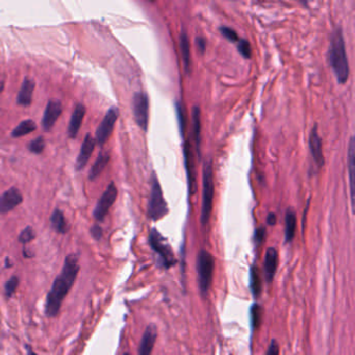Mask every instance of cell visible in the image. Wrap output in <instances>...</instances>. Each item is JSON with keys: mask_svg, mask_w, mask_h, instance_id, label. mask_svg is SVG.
<instances>
[{"mask_svg": "<svg viewBox=\"0 0 355 355\" xmlns=\"http://www.w3.org/2000/svg\"><path fill=\"white\" fill-rule=\"evenodd\" d=\"M157 338V328L154 324H149L142 336L139 346V355H151Z\"/></svg>", "mask_w": 355, "mask_h": 355, "instance_id": "obj_13", "label": "cell"}, {"mask_svg": "<svg viewBox=\"0 0 355 355\" xmlns=\"http://www.w3.org/2000/svg\"><path fill=\"white\" fill-rule=\"evenodd\" d=\"M28 150L34 154H41L45 149V140L43 137H38L28 144Z\"/></svg>", "mask_w": 355, "mask_h": 355, "instance_id": "obj_27", "label": "cell"}, {"mask_svg": "<svg viewBox=\"0 0 355 355\" xmlns=\"http://www.w3.org/2000/svg\"><path fill=\"white\" fill-rule=\"evenodd\" d=\"M215 269V258L205 249H201L197 255L198 285L202 295H206L211 285Z\"/></svg>", "mask_w": 355, "mask_h": 355, "instance_id": "obj_4", "label": "cell"}, {"mask_svg": "<svg viewBox=\"0 0 355 355\" xmlns=\"http://www.w3.org/2000/svg\"><path fill=\"white\" fill-rule=\"evenodd\" d=\"M4 88H5V82L4 81H0V93L4 91Z\"/></svg>", "mask_w": 355, "mask_h": 355, "instance_id": "obj_38", "label": "cell"}, {"mask_svg": "<svg viewBox=\"0 0 355 355\" xmlns=\"http://www.w3.org/2000/svg\"><path fill=\"white\" fill-rule=\"evenodd\" d=\"M36 83L32 79L26 77L24 78L20 91L17 96V103L22 106H28L32 101V94Z\"/></svg>", "mask_w": 355, "mask_h": 355, "instance_id": "obj_17", "label": "cell"}, {"mask_svg": "<svg viewBox=\"0 0 355 355\" xmlns=\"http://www.w3.org/2000/svg\"><path fill=\"white\" fill-rule=\"evenodd\" d=\"M355 142L354 138L352 137L349 143V150H348V171H349V182H350V195H351V202L352 205L354 203V183H353V176H354V158H355Z\"/></svg>", "mask_w": 355, "mask_h": 355, "instance_id": "obj_18", "label": "cell"}, {"mask_svg": "<svg viewBox=\"0 0 355 355\" xmlns=\"http://www.w3.org/2000/svg\"><path fill=\"white\" fill-rule=\"evenodd\" d=\"M148 242L150 247L159 255L163 265L166 269H170L176 264L177 259L175 258L173 250L170 247L167 239L163 237L156 229H152L150 232Z\"/></svg>", "mask_w": 355, "mask_h": 355, "instance_id": "obj_5", "label": "cell"}, {"mask_svg": "<svg viewBox=\"0 0 355 355\" xmlns=\"http://www.w3.org/2000/svg\"><path fill=\"white\" fill-rule=\"evenodd\" d=\"M193 128H194V136H195L197 149L199 151V145H200V110L199 108H194L193 110Z\"/></svg>", "mask_w": 355, "mask_h": 355, "instance_id": "obj_26", "label": "cell"}, {"mask_svg": "<svg viewBox=\"0 0 355 355\" xmlns=\"http://www.w3.org/2000/svg\"><path fill=\"white\" fill-rule=\"evenodd\" d=\"M36 235H34V232L31 227H26L25 229H23L21 232V234L19 235V242L22 243V244H27L29 242H31L33 239H34Z\"/></svg>", "mask_w": 355, "mask_h": 355, "instance_id": "obj_30", "label": "cell"}, {"mask_svg": "<svg viewBox=\"0 0 355 355\" xmlns=\"http://www.w3.org/2000/svg\"><path fill=\"white\" fill-rule=\"evenodd\" d=\"M23 197L16 188H11L0 196V215L7 214L21 204Z\"/></svg>", "mask_w": 355, "mask_h": 355, "instance_id": "obj_11", "label": "cell"}, {"mask_svg": "<svg viewBox=\"0 0 355 355\" xmlns=\"http://www.w3.org/2000/svg\"><path fill=\"white\" fill-rule=\"evenodd\" d=\"M309 149L319 168L324 166V155L322 151V141L319 136L318 127L314 126L309 135Z\"/></svg>", "mask_w": 355, "mask_h": 355, "instance_id": "obj_14", "label": "cell"}, {"mask_svg": "<svg viewBox=\"0 0 355 355\" xmlns=\"http://www.w3.org/2000/svg\"><path fill=\"white\" fill-rule=\"evenodd\" d=\"M214 198V172L212 162L208 159L203 167V190H202V207H201V224L204 226L210 217Z\"/></svg>", "mask_w": 355, "mask_h": 355, "instance_id": "obj_3", "label": "cell"}, {"mask_svg": "<svg viewBox=\"0 0 355 355\" xmlns=\"http://www.w3.org/2000/svg\"><path fill=\"white\" fill-rule=\"evenodd\" d=\"M328 63L336 77V80L344 84L349 78V62L346 54L345 40L342 29L336 28L330 38L328 50Z\"/></svg>", "mask_w": 355, "mask_h": 355, "instance_id": "obj_2", "label": "cell"}, {"mask_svg": "<svg viewBox=\"0 0 355 355\" xmlns=\"http://www.w3.org/2000/svg\"><path fill=\"white\" fill-rule=\"evenodd\" d=\"M196 44H197V46H198L199 50L203 54L204 50H205V46H206L205 40H204L203 38H197V39H196Z\"/></svg>", "mask_w": 355, "mask_h": 355, "instance_id": "obj_35", "label": "cell"}, {"mask_svg": "<svg viewBox=\"0 0 355 355\" xmlns=\"http://www.w3.org/2000/svg\"><path fill=\"white\" fill-rule=\"evenodd\" d=\"M169 211L167 202L163 196L162 188L159 183L156 179V176H153V183L151 189V195L148 202L147 207V216L149 219L153 221H158L164 218Z\"/></svg>", "mask_w": 355, "mask_h": 355, "instance_id": "obj_6", "label": "cell"}, {"mask_svg": "<svg viewBox=\"0 0 355 355\" xmlns=\"http://www.w3.org/2000/svg\"><path fill=\"white\" fill-rule=\"evenodd\" d=\"M265 355H279V345L276 340H272Z\"/></svg>", "mask_w": 355, "mask_h": 355, "instance_id": "obj_32", "label": "cell"}, {"mask_svg": "<svg viewBox=\"0 0 355 355\" xmlns=\"http://www.w3.org/2000/svg\"><path fill=\"white\" fill-rule=\"evenodd\" d=\"M62 115V102L58 99L49 100L45 113H44V117L42 119V126L45 131H49L60 116Z\"/></svg>", "mask_w": 355, "mask_h": 355, "instance_id": "obj_10", "label": "cell"}, {"mask_svg": "<svg viewBox=\"0 0 355 355\" xmlns=\"http://www.w3.org/2000/svg\"><path fill=\"white\" fill-rule=\"evenodd\" d=\"M26 348H27V355H38V354L34 353L28 346H26Z\"/></svg>", "mask_w": 355, "mask_h": 355, "instance_id": "obj_37", "label": "cell"}, {"mask_svg": "<svg viewBox=\"0 0 355 355\" xmlns=\"http://www.w3.org/2000/svg\"><path fill=\"white\" fill-rule=\"evenodd\" d=\"M267 222H268V224L271 225V226L275 225L276 224V216H275V214H273V212L269 214V216L267 218Z\"/></svg>", "mask_w": 355, "mask_h": 355, "instance_id": "obj_36", "label": "cell"}, {"mask_svg": "<svg viewBox=\"0 0 355 355\" xmlns=\"http://www.w3.org/2000/svg\"><path fill=\"white\" fill-rule=\"evenodd\" d=\"M277 261H278V253L275 248H268L265 251L264 255V262H263V273L267 279V282H272L273 278L276 273L277 269Z\"/></svg>", "mask_w": 355, "mask_h": 355, "instance_id": "obj_15", "label": "cell"}, {"mask_svg": "<svg viewBox=\"0 0 355 355\" xmlns=\"http://www.w3.org/2000/svg\"><path fill=\"white\" fill-rule=\"evenodd\" d=\"M85 115V106L81 103L76 104L74 112L71 116V120L69 123V127H68V134L70 138H75L78 134V130L81 126V123L83 121Z\"/></svg>", "mask_w": 355, "mask_h": 355, "instance_id": "obj_16", "label": "cell"}, {"mask_svg": "<svg viewBox=\"0 0 355 355\" xmlns=\"http://www.w3.org/2000/svg\"><path fill=\"white\" fill-rule=\"evenodd\" d=\"M297 227V218L293 210L288 209L286 215V243H291L295 238Z\"/></svg>", "mask_w": 355, "mask_h": 355, "instance_id": "obj_19", "label": "cell"}, {"mask_svg": "<svg viewBox=\"0 0 355 355\" xmlns=\"http://www.w3.org/2000/svg\"><path fill=\"white\" fill-rule=\"evenodd\" d=\"M118 116L119 111L117 108H111L108 111L105 117L96 130V142L99 146H103L108 142L118 120Z\"/></svg>", "mask_w": 355, "mask_h": 355, "instance_id": "obj_8", "label": "cell"}, {"mask_svg": "<svg viewBox=\"0 0 355 355\" xmlns=\"http://www.w3.org/2000/svg\"><path fill=\"white\" fill-rule=\"evenodd\" d=\"M124 355H131V354H129V353H125Z\"/></svg>", "mask_w": 355, "mask_h": 355, "instance_id": "obj_39", "label": "cell"}, {"mask_svg": "<svg viewBox=\"0 0 355 355\" xmlns=\"http://www.w3.org/2000/svg\"><path fill=\"white\" fill-rule=\"evenodd\" d=\"M250 315H251V324L252 327L254 329H257L260 324H261V320H262V307L258 304H253L250 310Z\"/></svg>", "mask_w": 355, "mask_h": 355, "instance_id": "obj_25", "label": "cell"}, {"mask_svg": "<svg viewBox=\"0 0 355 355\" xmlns=\"http://www.w3.org/2000/svg\"><path fill=\"white\" fill-rule=\"evenodd\" d=\"M19 278L17 276H12L8 281L7 283L5 285V293H6V296L8 298H11L13 297V295L15 294V292L17 291V288L19 286Z\"/></svg>", "mask_w": 355, "mask_h": 355, "instance_id": "obj_28", "label": "cell"}, {"mask_svg": "<svg viewBox=\"0 0 355 355\" xmlns=\"http://www.w3.org/2000/svg\"><path fill=\"white\" fill-rule=\"evenodd\" d=\"M238 50L239 52L246 59H250L251 58V46H250V43L247 40L244 39H240L238 41Z\"/></svg>", "mask_w": 355, "mask_h": 355, "instance_id": "obj_29", "label": "cell"}, {"mask_svg": "<svg viewBox=\"0 0 355 355\" xmlns=\"http://www.w3.org/2000/svg\"><path fill=\"white\" fill-rule=\"evenodd\" d=\"M37 129V125L32 120H25L23 122H21L12 132V137L14 138H20V137H24L30 132L34 131Z\"/></svg>", "mask_w": 355, "mask_h": 355, "instance_id": "obj_23", "label": "cell"}, {"mask_svg": "<svg viewBox=\"0 0 355 355\" xmlns=\"http://www.w3.org/2000/svg\"><path fill=\"white\" fill-rule=\"evenodd\" d=\"M95 144H96V142L93 139V137L91 136V134H86L85 138L82 142L80 152H79L78 157H77L76 163H75L76 170L79 171L85 167L88 159L91 158V155H92L93 150L95 148Z\"/></svg>", "mask_w": 355, "mask_h": 355, "instance_id": "obj_12", "label": "cell"}, {"mask_svg": "<svg viewBox=\"0 0 355 355\" xmlns=\"http://www.w3.org/2000/svg\"><path fill=\"white\" fill-rule=\"evenodd\" d=\"M118 196V190L116 188V186L114 185V183H111L108 187V189L105 190V192L102 194V196L100 197L94 211H93V216L97 221H102L105 216L109 212V209L112 207V205L115 203L116 199Z\"/></svg>", "mask_w": 355, "mask_h": 355, "instance_id": "obj_9", "label": "cell"}, {"mask_svg": "<svg viewBox=\"0 0 355 355\" xmlns=\"http://www.w3.org/2000/svg\"><path fill=\"white\" fill-rule=\"evenodd\" d=\"M79 272L78 257L70 254L65 258L64 267L61 274L54 281L46 298L45 314L48 318H55L59 315L63 301L73 287Z\"/></svg>", "mask_w": 355, "mask_h": 355, "instance_id": "obj_1", "label": "cell"}, {"mask_svg": "<svg viewBox=\"0 0 355 355\" xmlns=\"http://www.w3.org/2000/svg\"><path fill=\"white\" fill-rule=\"evenodd\" d=\"M109 161H110V155L108 153L100 152L95 164L91 168L90 173H88V179H90V181H94L97 179V177L101 174V172L104 170V168L106 167Z\"/></svg>", "mask_w": 355, "mask_h": 355, "instance_id": "obj_21", "label": "cell"}, {"mask_svg": "<svg viewBox=\"0 0 355 355\" xmlns=\"http://www.w3.org/2000/svg\"><path fill=\"white\" fill-rule=\"evenodd\" d=\"M250 279H251V291L255 298H257L261 293V279L260 273L256 265H252L250 272Z\"/></svg>", "mask_w": 355, "mask_h": 355, "instance_id": "obj_24", "label": "cell"}, {"mask_svg": "<svg viewBox=\"0 0 355 355\" xmlns=\"http://www.w3.org/2000/svg\"><path fill=\"white\" fill-rule=\"evenodd\" d=\"M180 46H181V52L183 56V60L185 63L186 71L189 72L191 68V52H190V41L188 38V34L183 31L180 37Z\"/></svg>", "mask_w": 355, "mask_h": 355, "instance_id": "obj_22", "label": "cell"}, {"mask_svg": "<svg viewBox=\"0 0 355 355\" xmlns=\"http://www.w3.org/2000/svg\"><path fill=\"white\" fill-rule=\"evenodd\" d=\"M264 228L263 227H259L256 232H255V242L257 245H260L263 241V238H264Z\"/></svg>", "mask_w": 355, "mask_h": 355, "instance_id": "obj_34", "label": "cell"}, {"mask_svg": "<svg viewBox=\"0 0 355 355\" xmlns=\"http://www.w3.org/2000/svg\"><path fill=\"white\" fill-rule=\"evenodd\" d=\"M50 223L52 228L59 233V234H66L68 232V224L66 222L65 216L62 210L56 209L51 217H50Z\"/></svg>", "mask_w": 355, "mask_h": 355, "instance_id": "obj_20", "label": "cell"}, {"mask_svg": "<svg viewBox=\"0 0 355 355\" xmlns=\"http://www.w3.org/2000/svg\"><path fill=\"white\" fill-rule=\"evenodd\" d=\"M91 234L95 240H100L102 238V228L99 225H94L91 228Z\"/></svg>", "mask_w": 355, "mask_h": 355, "instance_id": "obj_33", "label": "cell"}, {"mask_svg": "<svg viewBox=\"0 0 355 355\" xmlns=\"http://www.w3.org/2000/svg\"><path fill=\"white\" fill-rule=\"evenodd\" d=\"M220 30H221L222 34H223L226 39H228V40L232 41V42H238V41L240 40V38L238 37L237 32H236L234 29H232L230 27L222 26V27L220 28Z\"/></svg>", "mask_w": 355, "mask_h": 355, "instance_id": "obj_31", "label": "cell"}, {"mask_svg": "<svg viewBox=\"0 0 355 355\" xmlns=\"http://www.w3.org/2000/svg\"><path fill=\"white\" fill-rule=\"evenodd\" d=\"M132 112L137 124L146 131L149 121V99L144 92H138L132 99Z\"/></svg>", "mask_w": 355, "mask_h": 355, "instance_id": "obj_7", "label": "cell"}]
</instances>
